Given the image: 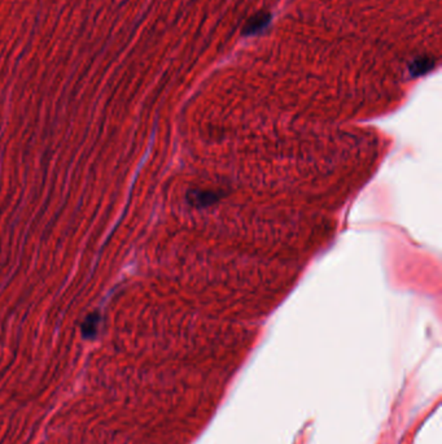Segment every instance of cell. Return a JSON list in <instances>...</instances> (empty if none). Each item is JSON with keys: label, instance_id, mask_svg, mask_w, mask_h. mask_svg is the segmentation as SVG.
Wrapping results in <instances>:
<instances>
[{"label": "cell", "instance_id": "obj_2", "mask_svg": "<svg viewBox=\"0 0 442 444\" xmlns=\"http://www.w3.org/2000/svg\"><path fill=\"white\" fill-rule=\"evenodd\" d=\"M434 67V58L429 56H422L415 58L410 65V73L413 76H422L429 72Z\"/></svg>", "mask_w": 442, "mask_h": 444}, {"label": "cell", "instance_id": "obj_1", "mask_svg": "<svg viewBox=\"0 0 442 444\" xmlns=\"http://www.w3.org/2000/svg\"><path fill=\"white\" fill-rule=\"evenodd\" d=\"M270 21H271V16L269 13L260 12L248 19L247 25L243 29V33L245 35H256L269 26Z\"/></svg>", "mask_w": 442, "mask_h": 444}]
</instances>
